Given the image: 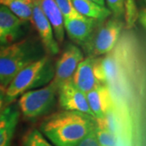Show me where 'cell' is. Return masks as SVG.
Here are the masks:
<instances>
[{
  "instance_id": "6da1fadb",
  "label": "cell",
  "mask_w": 146,
  "mask_h": 146,
  "mask_svg": "<svg viewBox=\"0 0 146 146\" xmlns=\"http://www.w3.org/2000/svg\"><path fill=\"white\" fill-rule=\"evenodd\" d=\"M96 123L91 115L63 110L45 119L40 128L54 146H76L94 130Z\"/></svg>"
},
{
  "instance_id": "7a4b0ae2",
  "label": "cell",
  "mask_w": 146,
  "mask_h": 146,
  "mask_svg": "<svg viewBox=\"0 0 146 146\" xmlns=\"http://www.w3.org/2000/svg\"><path fill=\"white\" fill-rule=\"evenodd\" d=\"M45 55L42 46L33 39L0 47V84L6 89L21 70Z\"/></svg>"
},
{
  "instance_id": "3957f363",
  "label": "cell",
  "mask_w": 146,
  "mask_h": 146,
  "mask_svg": "<svg viewBox=\"0 0 146 146\" xmlns=\"http://www.w3.org/2000/svg\"><path fill=\"white\" fill-rule=\"evenodd\" d=\"M54 76V64L49 56L45 55L29 63L16 74L6 88V106L25 92L46 85L52 81Z\"/></svg>"
},
{
  "instance_id": "277c9868",
  "label": "cell",
  "mask_w": 146,
  "mask_h": 146,
  "mask_svg": "<svg viewBox=\"0 0 146 146\" xmlns=\"http://www.w3.org/2000/svg\"><path fill=\"white\" fill-rule=\"evenodd\" d=\"M58 90V86L52 80L45 86L21 95L18 105L21 114L28 119H35L47 114L56 103Z\"/></svg>"
},
{
  "instance_id": "5b68a950",
  "label": "cell",
  "mask_w": 146,
  "mask_h": 146,
  "mask_svg": "<svg viewBox=\"0 0 146 146\" xmlns=\"http://www.w3.org/2000/svg\"><path fill=\"white\" fill-rule=\"evenodd\" d=\"M123 26V22L115 17L99 21L91 37L84 45L88 48L90 56L98 57L112 51L119 42Z\"/></svg>"
},
{
  "instance_id": "8992f818",
  "label": "cell",
  "mask_w": 146,
  "mask_h": 146,
  "mask_svg": "<svg viewBox=\"0 0 146 146\" xmlns=\"http://www.w3.org/2000/svg\"><path fill=\"white\" fill-rule=\"evenodd\" d=\"M72 83L84 94H87L98 85L107 84L102 58H84L72 78Z\"/></svg>"
},
{
  "instance_id": "52a82bcc",
  "label": "cell",
  "mask_w": 146,
  "mask_h": 146,
  "mask_svg": "<svg viewBox=\"0 0 146 146\" xmlns=\"http://www.w3.org/2000/svg\"><path fill=\"white\" fill-rule=\"evenodd\" d=\"M84 58L83 52L78 46L68 44L58 59L56 64H54L53 81L59 86L64 82L72 80Z\"/></svg>"
},
{
  "instance_id": "ba28073f",
  "label": "cell",
  "mask_w": 146,
  "mask_h": 146,
  "mask_svg": "<svg viewBox=\"0 0 146 146\" xmlns=\"http://www.w3.org/2000/svg\"><path fill=\"white\" fill-rule=\"evenodd\" d=\"M58 100L64 110L77 111L93 116L87 102L86 94L76 87L72 80L58 86Z\"/></svg>"
},
{
  "instance_id": "9c48e42d",
  "label": "cell",
  "mask_w": 146,
  "mask_h": 146,
  "mask_svg": "<svg viewBox=\"0 0 146 146\" xmlns=\"http://www.w3.org/2000/svg\"><path fill=\"white\" fill-rule=\"evenodd\" d=\"M31 23L37 31L44 50L50 55L58 54L59 52V46L54 37L52 27L42 12L36 0L33 1Z\"/></svg>"
},
{
  "instance_id": "30bf717a",
  "label": "cell",
  "mask_w": 146,
  "mask_h": 146,
  "mask_svg": "<svg viewBox=\"0 0 146 146\" xmlns=\"http://www.w3.org/2000/svg\"><path fill=\"white\" fill-rule=\"evenodd\" d=\"M92 115L97 120L104 119L115 108V102L108 84L98 85L86 94Z\"/></svg>"
},
{
  "instance_id": "8fae6325",
  "label": "cell",
  "mask_w": 146,
  "mask_h": 146,
  "mask_svg": "<svg viewBox=\"0 0 146 146\" xmlns=\"http://www.w3.org/2000/svg\"><path fill=\"white\" fill-rule=\"evenodd\" d=\"M98 22L85 16L76 19H64V29L73 42L80 45H85Z\"/></svg>"
},
{
  "instance_id": "7c38bea8",
  "label": "cell",
  "mask_w": 146,
  "mask_h": 146,
  "mask_svg": "<svg viewBox=\"0 0 146 146\" xmlns=\"http://www.w3.org/2000/svg\"><path fill=\"white\" fill-rule=\"evenodd\" d=\"M23 23L6 7L0 5V47L18 41Z\"/></svg>"
},
{
  "instance_id": "4fadbf2b",
  "label": "cell",
  "mask_w": 146,
  "mask_h": 146,
  "mask_svg": "<svg viewBox=\"0 0 146 146\" xmlns=\"http://www.w3.org/2000/svg\"><path fill=\"white\" fill-rule=\"evenodd\" d=\"M20 112L10 105L0 112V146H10L19 122Z\"/></svg>"
},
{
  "instance_id": "5bb4252c",
  "label": "cell",
  "mask_w": 146,
  "mask_h": 146,
  "mask_svg": "<svg viewBox=\"0 0 146 146\" xmlns=\"http://www.w3.org/2000/svg\"><path fill=\"white\" fill-rule=\"evenodd\" d=\"M42 12L52 27L58 43H62L65 36L64 18L54 0H36Z\"/></svg>"
},
{
  "instance_id": "9a60e30c",
  "label": "cell",
  "mask_w": 146,
  "mask_h": 146,
  "mask_svg": "<svg viewBox=\"0 0 146 146\" xmlns=\"http://www.w3.org/2000/svg\"><path fill=\"white\" fill-rule=\"evenodd\" d=\"M75 9L81 16L91 18L98 21H102L107 19L110 11L105 6H100L89 0H71Z\"/></svg>"
},
{
  "instance_id": "2e32d148",
  "label": "cell",
  "mask_w": 146,
  "mask_h": 146,
  "mask_svg": "<svg viewBox=\"0 0 146 146\" xmlns=\"http://www.w3.org/2000/svg\"><path fill=\"white\" fill-rule=\"evenodd\" d=\"M34 0H0V5L6 7L23 22H31Z\"/></svg>"
},
{
  "instance_id": "e0dca14e",
  "label": "cell",
  "mask_w": 146,
  "mask_h": 146,
  "mask_svg": "<svg viewBox=\"0 0 146 146\" xmlns=\"http://www.w3.org/2000/svg\"><path fill=\"white\" fill-rule=\"evenodd\" d=\"M97 120V119H96ZM95 134L99 146H116L117 138L114 132L110 130L104 119L97 120Z\"/></svg>"
},
{
  "instance_id": "ac0fdd59",
  "label": "cell",
  "mask_w": 146,
  "mask_h": 146,
  "mask_svg": "<svg viewBox=\"0 0 146 146\" xmlns=\"http://www.w3.org/2000/svg\"><path fill=\"white\" fill-rule=\"evenodd\" d=\"M22 143L23 146H53L36 129L29 131L23 137Z\"/></svg>"
},
{
  "instance_id": "d6986e66",
  "label": "cell",
  "mask_w": 146,
  "mask_h": 146,
  "mask_svg": "<svg viewBox=\"0 0 146 146\" xmlns=\"http://www.w3.org/2000/svg\"><path fill=\"white\" fill-rule=\"evenodd\" d=\"M124 17L127 28L131 29L135 25L138 18V11L136 0H125Z\"/></svg>"
},
{
  "instance_id": "ffe728a7",
  "label": "cell",
  "mask_w": 146,
  "mask_h": 146,
  "mask_svg": "<svg viewBox=\"0 0 146 146\" xmlns=\"http://www.w3.org/2000/svg\"><path fill=\"white\" fill-rule=\"evenodd\" d=\"M54 1L64 19H76L83 16L75 9L71 0H54Z\"/></svg>"
},
{
  "instance_id": "44dd1931",
  "label": "cell",
  "mask_w": 146,
  "mask_h": 146,
  "mask_svg": "<svg viewBox=\"0 0 146 146\" xmlns=\"http://www.w3.org/2000/svg\"><path fill=\"white\" fill-rule=\"evenodd\" d=\"M105 3H106L108 10L115 18L121 19L124 16L125 0H105Z\"/></svg>"
},
{
  "instance_id": "7402d4cb",
  "label": "cell",
  "mask_w": 146,
  "mask_h": 146,
  "mask_svg": "<svg viewBox=\"0 0 146 146\" xmlns=\"http://www.w3.org/2000/svg\"><path fill=\"white\" fill-rule=\"evenodd\" d=\"M95 129V128H94ZM76 146H99L95 131L93 130L88 136L79 143Z\"/></svg>"
},
{
  "instance_id": "603a6c76",
  "label": "cell",
  "mask_w": 146,
  "mask_h": 146,
  "mask_svg": "<svg viewBox=\"0 0 146 146\" xmlns=\"http://www.w3.org/2000/svg\"><path fill=\"white\" fill-rule=\"evenodd\" d=\"M6 107L5 90H0V112Z\"/></svg>"
},
{
  "instance_id": "cb8c5ba5",
  "label": "cell",
  "mask_w": 146,
  "mask_h": 146,
  "mask_svg": "<svg viewBox=\"0 0 146 146\" xmlns=\"http://www.w3.org/2000/svg\"><path fill=\"white\" fill-rule=\"evenodd\" d=\"M93 3H95L100 6H105V0H89Z\"/></svg>"
},
{
  "instance_id": "d4e9b609",
  "label": "cell",
  "mask_w": 146,
  "mask_h": 146,
  "mask_svg": "<svg viewBox=\"0 0 146 146\" xmlns=\"http://www.w3.org/2000/svg\"><path fill=\"white\" fill-rule=\"evenodd\" d=\"M0 90H5V89H4V88H3V87L1 85V84H0Z\"/></svg>"
}]
</instances>
